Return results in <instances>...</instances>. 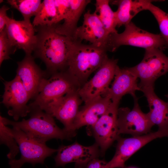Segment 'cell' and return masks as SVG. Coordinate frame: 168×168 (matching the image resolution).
I'll list each match as a JSON object with an SVG mask.
<instances>
[{
  "mask_svg": "<svg viewBox=\"0 0 168 168\" xmlns=\"http://www.w3.org/2000/svg\"><path fill=\"white\" fill-rule=\"evenodd\" d=\"M55 26L35 27L37 40L32 56L44 63L45 70L49 76L67 70L69 56L75 42L70 38L57 33Z\"/></svg>",
  "mask_w": 168,
  "mask_h": 168,
  "instance_id": "6da1fadb",
  "label": "cell"
},
{
  "mask_svg": "<svg viewBox=\"0 0 168 168\" xmlns=\"http://www.w3.org/2000/svg\"><path fill=\"white\" fill-rule=\"evenodd\" d=\"M30 117L21 121H13L0 115L6 125L18 128L29 137L41 143L46 144L48 141L56 139L70 140L71 138L63 129L56 124L54 117L38 107H30Z\"/></svg>",
  "mask_w": 168,
  "mask_h": 168,
  "instance_id": "7a4b0ae2",
  "label": "cell"
},
{
  "mask_svg": "<svg viewBox=\"0 0 168 168\" xmlns=\"http://www.w3.org/2000/svg\"><path fill=\"white\" fill-rule=\"evenodd\" d=\"M107 51L92 44L75 42L68 58L67 71L81 85L108 58Z\"/></svg>",
  "mask_w": 168,
  "mask_h": 168,
  "instance_id": "3957f363",
  "label": "cell"
},
{
  "mask_svg": "<svg viewBox=\"0 0 168 168\" xmlns=\"http://www.w3.org/2000/svg\"><path fill=\"white\" fill-rule=\"evenodd\" d=\"M121 33L110 34L108 51L114 52L120 46L129 45L144 48L164 50L168 45L160 34H155L142 30L131 21L125 26Z\"/></svg>",
  "mask_w": 168,
  "mask_h": 168,
  "instance_id": "277c9868",
  "label": "cell"
},
{
  "mask_svg": "<svg viewBox=\"0 0 168 168\" xmlns=\"http://www.w3.org/2000/svg\"><path fill=\"white\" fill-rule=\"evenodd\" d=\"M78 82L67 71L57 72L43 81L37 96L28 104L30 107H38L43 110L49 103L80 87Z\"/></svg>",
  "mask_w": 168,
  "mask_h": 168,
  "instance_id": "5b68a950",
  "label": "cell"
},
{
  "mask_svg": "<svg viewBox=\"0 0 168 168\" xmlns=\"http://www.w3.org/2000/svg\"><path fill=\"white\" fill-rule=\"evenodd\" d=\"M11 130L19 147L21 156L19 159L9 160L10 168H21L26 163L33 166L38 163L43 164L47 157L57 152V149L50 148L46 144L30 138L18 127H13Z\"/></svg>",
  "mask_w": 168,
  "mask_h": 168,
  "instance_id": "8992f818",
  "label": "cell"
},
{
  "mask_svg": "<svg viewBox=\"0 0 168 168\" xmlns=\"http://www.w3.org/2000/svg\"><path fill=\"white\" fill-rule=\"evenodd\" d=\"M79 89L54 100L43 110L63 124V129L71 138L76 134L73 131L72 127L82 101L78 93Z\"/></svg>",
  "mask_w": 168,
  "mask_h": 168,
  "instance_id": "52a82bcc",
  "label": "cell"
},
{
  "mask_svg": "<svg viewBox=\"0 0 168 168\" xmlns=\"http://www.w3.org/2000/svg\"><path fill=\"white\" fill-rule=\"evenodd\" d=\"M118 59L109 58L97 70L94 76L79 89L78 93L85 103L105 95L114 78Z\"/></svg>",
  "mask_w": 168,
  "mask_h": 168,
  "instance_id": "ba28073f",
  "label": "cell"
},
{
  "mask_svg": "<svg viewBox=\"0 0 168 168\" xmlns=\"http://www.w3.org/2000/svg\"><path fill=\"white\" fill-rule=\"evenodd\" d=\"M128 69L140 79L139 85L154 84L156 79L168 72V57L160 49L145 50L141 62Z\"/></svg>",
  "mask_w": 168,
  "mask_h": 168,
  "instance_id": "9c48e42d",
  "label": "cell"
},
{
  "mask_svg": "<svg viewBox=\"0 0 168 168\" xmlns=\"http://www.w3.org/2000/svg\"><path fill=\"white\" fill-rule=\"evenodd\" d=\"M134 105L132 110L128 107H121L118 110L117 126L118 133L136 136L147 134L151 132L153 125L150 121L147 114L141 110L138 99L133 97Z\"/></svg>",
  "mask_w": 168,
  "mask_h": 168,
  "instance_id": "30bf717a",
  "label": "cell"
},
{
  "mask_svg": "<svg viewBox=\"0 0 168 168\" xmlns=\"http://www.w3.org/2000/svg\"><path fill=\"white\" fill-rule=\"evenodd\" d=\"M3 81L4 89L1 103L9 109L8 114L17 121L29 114L30 108L27 103L30 97L17 76L10 81Z\"/></svg>",
  "mask_w": 168,
  "mask_h": 168,
  "instance_id": "8fae6325",
  "label": "cell"
},
{
  "mask_svg": "<svg viewBox=\"0 0 168 168\" xmlns=\"http://www.w3.org/2000/svg\"><path fill=\"white\" fill-rule=\"evenodd\" d=\"M163 137H168V132L159 129L156 132L130 138L119 137L117 140L115 154L111 160L107 162V167L123 168L126 161L138 150L152 140Z\"/></svg>",
  "mask_w": 168,
  "mask_h": 168,
  "instance_id": "7c38bea8",
  "label": "cell"
},
{
  "mask_svg": "<svg viewBox=\"0 0 168 168\" xmlns=\"http://www.w3.org/2000/svg\"><path fill=\"white\" fill-rule=\"evenodd\" d=\"M119 105L112 102L105 113L91 127L96 143L99 146L102 156L119 137L117 126Z\"/></svg>",
  "mask_w": 168,
  "mask_h": 168,
  "instance_id": "4fadbf2b",
  "label": "cell"
},
{
  "mask_svg": "<svg viewBox=\"0 0 168 168\" xmlns=\"http://www.w3.org/2000/svg\"><path fill=\"white\" fill-rule=\"evenodd\" d=\"M110 35L95 13L88 10L84 14L83 24L77 28L72 40L80 42L85 40L108 51Z\"/></svg>",
  "mask_w": 168,
  "mask_h": 168,
  "instance_id": "5bb4252c",
  "label": "cell"
},
{
  "mask_svg": "<svg viewBox=\"0 0 168 168\" xmlns=\"http://www.w3.org/2000/svg\"><path fill=\"white\" fill-rule=\"evenodd\" d=\"M99 148L96 143L89 146H83L77 142L68 146L61 145L54 157L55 166H63L74 162L75 168H86L90 161L98 157L100 154Z\"/></svg>",
  "mask_w": 168,
  "mask_h": 168,
  "instance_id": "9a60e30c",
  "label": "cell"
},
{
  "mask_svg": "<svg viewBox=\"0 0 168 168\" xmlns=\"http://www.w3.org/2000/svg\"><path fill=\"white\" fill-rule=\"evenodd\" d=\"M5 29L13 47L16 50H23L26 55H32L37 37L35 27L30 21H17L8 17Z\"/></svg>",
  "mask_w": 168,
  "mask_h": 168,
  "instance_id": "2e32d148",
  "label": "cell"
},
{
  "mask_svg": "<svg viewBox=\"0 0 168 168\" xmlns=\"http://www.w3.org/2000/svg\"><path fill=\"white\" fill-rule=\"evenodd\" d=\"M32 55H26L21 61L17 62L16 76L20 80L30 99H34L38 94L43 81L49 78L46 70H42L35 63Z\"/></svg>",
  "mask_w": 168,
  "mask_h": 168,
  "instance_id": "e0dca14e",
  "label": "cell"
},
{
  "mask_svg": "<svg viewBox=\"0 0 168 168\" xmlns=\"http://www.w3.org/2000/svg\"><path fill=\"white\" fill-rule=\"evenodd\" d=\"M114 81L105 96L112 102L119 104L122 97L127 94L135 96L137 91H140L138 77L128 68H117Z\"/></svg>",
  "mask_w": 168,
  "mask_h": 168,
  "instance_id": "ac0fdd59",
  "label": "cell"
},
{
  "mask_svg": "<svg viewBox=\"0 0 168 168\" xmlns=\"http://www.w3.org/2000/svg\"><path fill=\"white\" fill-rule=\"evenodd\" d=\"M147 101L150 111L148 117L153 125L158 129L168 132V103L160 99L155 94L154 84L139 85Z\"/></svg>",
  "mask_w": 168,
  "mask_h": 168,
  "instance_id": "d6986e66",
  "label": "cell"
},
{
  "mask_svg": "<svg viewBox=\"0 0 168 168\" xmlns=\"http://www.w3.org/2000/svg\"><path fill=\"white\" fill-rule=\"evenodd\" d=\"M111 102L108 97L104 96L85 103L76 116L73 126V131L76 133V130L83 126H92L105 113Z\"/></svg>",
  "mask_w": 168,
  "mask_h": 168,
  "instance_id": "ffe728a7",
  "label": "cell"
},
{
  "mask_svg": "<svg viewBox=\"0 0 168 168\" xmlns=\"http://www.w3.org/2000/svg\"><path fill=\"white\" fill-rule=\"evenodd\" d=\"M152 1L147 0H119L112 2L118 6L114 12L116 27L127 25L137 14L143 10H147Z\"/></svg>",
  "mask_w": 168,
  "mask_h": 168,
  "instance_id": "44dd1931",
  "label": "cell"
},
{
  "mask_svg": "<svg viewBox=\"0 0 168 168\" xmlns=\"http://www.w3.org/2000/svg\"><path fill=\"white\" fill-rule=\"evenodd\" d=\"M70 7L64 22L56 25V32L68 37L72 40L77 28L79 19L86 6L91 2L90 0H69Z\"/></svg>",
  "mask_w": 168,
  "mask_h": 168,
  "instance_id": "7402d4cb",
  "label": "cell"
},
{
  "mask_svg": "<svg viewBox=\"0 0 168 168\" xmlns=\"http://www.w3.org/2000/svg\"><path fill=\"white\" fill-rule=\"evenodd\" d=\"M54 0H44L35 16L32 22L34 27L38 26H52L59 24Z\"/></svg>",
  "mask_w": 168,
  "mask_h": 168,
  "instance_id": "603a6c76",
  "label": "cell"
},
{
  "mask_svg": "<svg viewBox=\"0 0 168 168\" xmlns=\"http://www.w3.org/2000/svg\"><path fill=\"white\" fill-rule=\"evenodd\" d=\"M110 0H96L95 12L102 23L104 27L110 34L118 33L116 29L114 12L109 5Z\"/></svg>",
  "mask_w": 168,
  "mask_h": 168,
  "instance_id": "cb8c5ba5",
  "label": "cell"
},
{
  "mask_svg": "<svg viewBox=\"0 0 168 168\" xmlns=\"http://www.w3.org/2000/svg\"><path fill=\"white\" fill-rule=\"evenodd\" d=\"M42 1L40 0H7V3L18 11L23 20L30 21L31 17L35 16L39 10Z\"/></svg>",
  "mask_w": 168,
  "mask_h": 168,
  "instance_id": "d4e9b609",
  "label": "cell"
},
{
  "mask_svg": "<svg viewBox=\"0 0 168 168\" xmlns=\"http://www.w3.org/2000/svg\"><path fill=\"white\" fill-rule=\"evenodd\" d=\"M0 142L9 148V151L7 157L9 160L15 159L20 152L19 148L11 130L3 123L0 119Z\"/></svg>",
  "mask_w": 168,
  "mask_h": 168,
  "instance_id": "484cf974",
  "label": "cell"
},
{
  "mask_svg": "<svg viewBox=\"0 0 168 168\" xmlns=\"http://www.w3.org/2000/svg\"><path fill=\"white\" fill-rule=\"evenodd\" d=\"M147 10L152 14L156 20L160 30V34L168 45V12H165L152 3Z\"/></svg>",
  "mask_w": 168,
  "mask_h": 168,
  "instance_id": "4316f807",
  "label": "cell"
},
{
  "mask_svg": "<svg viewBox=\"0 0 168 168\" xmlns=\"http://www.w3.org/2000/svg\"><path fill=\"white\" fill-rule=\"evenodd\" d=\"M17 50L11 44L5 28L0 32V65L5 60L10 59V56L14 54Z\"/></svg>",
  "mask_w": 168,
  "mask_h": 168,
  "instance_id": "83f0119b",
  "label": "cell"
},
{
  "mask_svg": "<svg viewBox=\"0 0 168 168\" xmlns=\"http://www.w3.org/2000/svg\"><path fill=\"white\" fill-rule=\"evenodd\" d=\"M59 22L66 17L69 11L70 5L69 0H54Z\"/></svg>",
  "mask_w": 168,
  "mask_h": 168,
  "instance_id": "f1b7e54d",
  "label": "cell"
},
{
  "mask_svg": "<svg viewBox=\"0 0 168 168\" xmlns=\"http://www.w3.org/2000/svg\"><path fill=\"white\" fill-rule=\"evenodd\" d=\"M10 8L5 5H3L0 9V32L5 29L7 18V11Z\"/></svg>",
  "mask_w": 168,
  "mask_h": 168,
  "instance_id": "f546056e",
  "label": "cell"
},
{
  "mask_svg": "<svg viewBox=\"0 0 168 168\" xmlns=\"http://www.w3.org/2000/svg\"><path fill=\"white\" fill-rule=\"evenodd\" d=\"M107 163L104 160L96 158L90 161L86 168H108L106 166Z\"/></svg>",
  "mask_w": 168,
  "mask_h": 168,
  "instance_id": "4dcf8cb0",
  "label": "cell"
},
{
  "mask_svg": "<svg viewBox=\"0 0 168 168\" xmlns=\"http://www.w3.org/2000/svg\"><path fill=\"white\" fill-rule=\"evenodd\" d=\"M3 0H0V3H2V2H3Z\"/></svg>",
  "mask_w": 168,
  "mask_h": 168,
  "instance_id": "1f68e13d",
  "label": "cell"
},
{
  "mask_svg": "<svg viewBox=\"0 0 168 168\" xmlns=\"http://www.w3.org/2000/svg\"><path fill=\"white\" fill-rule=\"evenodd\" d=\"M166 97L168 98V94L166 96ZM168 103V102H167Z\"/></svg>",
  "mask_w": 168,
  "mask_h": 168,
  "instance_id": "d6a6232c",
  "label": "cell"
}]
</instances>
